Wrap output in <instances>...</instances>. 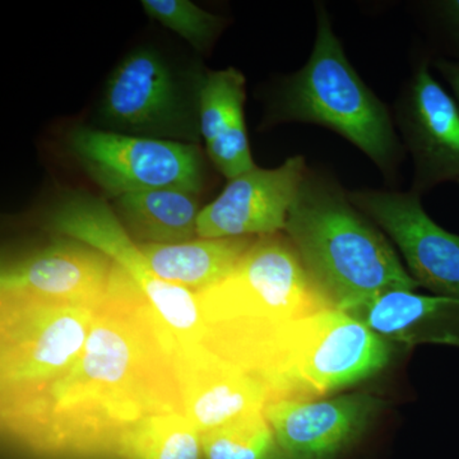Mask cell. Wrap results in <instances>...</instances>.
I'll use <instances>...</instances> for the list:
<instances>
[{
	"mask_svg": "<svg viewBox=\"0 0 459 459\" xmlns=\"http://www.w3.org/2000/svg\"><path fill=\"white\" fill-rule=\"evenodd\" d=\"M458 183H459V181H458Z\"/></svg>",
	"mask_w": 459,
	"mask_h": 459,
	"instance_id": "cell-25",
	"label": "cell"
},
{
	"mask_svg": "<svg viewBox=\"0 0 459 459\" xmlns=\"http://www.w3.org/2000/svg\"><path fill=\"white\" fill-rule=\"evenodd\" d=\"M198 193L144 190L114 198L113 210L137 244H177L198 238Z\"/></svg>",
	"mask_w": 459,
	"mask_h": 459,
	"instance_id": "cell-19",
	"label": "cell"
},
{
	"mask_svg": "<svg viewBox=\"0 0 459 459\" xmlns=\"http://www.w3.org/2000/svg\"><path fill=\"white\" fill-rule=\"evenodd\" d=\"M391 342L344 310L328 309L281 328L262 382L270 401L323 400L380 373Z\"/></svg>",
	"mask_w": 459,
	"mask_h": 459,
	"instance_id": "cell-5",
	"label": "cell"
},
{
	"mask_svg": "<svg viewBox=\"0 0 459 459\" xmlns=\"http://www.w3.org/2000/svg\"><path fill=\"white\" fill-rule=\"evenodd\" d=\"M256 238L198 237L184 243L138 247L159 279L197 294L228 277Z\"/></svg>",
	"mask_w": 459,
	"mask_h": 459,
	"instance_id": "cell-18",
	"label": "cell"
},
{
	"mask_svg": "<svg viewBox=\"0 0 459 459\" xmlns=\"http://www.w3.org/2000/svg\"><path fill=\"white\" fill-rule=\"evenodd\" d=\"M277 117L338 133L380 170H394L400 159L391 115L347 59L325 9L318 14L312 56L283 87Z\"/></svg>",
	"mask_w": 459,
	"mask_h": 459,
	"instance_id": "cell-6",
	"label": "cell"
},
{
	"mask_svg": "<svg viewBox=\"0 0 459 459\" xmlns=\"http://www.w3.org/2000/svg\"><path fill=\"white\" fill-rule=\"evenodd\" d=\"M195 298L202 343L255 379L281 328L332 307L282 232L256 238L228 277Z\"/></svg>",
	"mask_w": 459,
	"mask_h": 459,
	"instance_id": "cell-2",
	"label": "cell"
},
{
	"mask_svg": "<svg viewBox=\"0 0 459 459\" xmlns=\"http://www.w3.org/2000/svg\"><path fill=\"white\" fill-rule=\"evenodd\" d=\"M198 74L186 84L156 48L140 47L117 63L102 90L100 129L197 144Z\"/></svg>",
	"mask_w": 459,
	"mask_h": 459,
	"instance_id": "cell-7",
	"label": "cell"
},
{
	"mask_svg": "<svg viewBox=\"0 0 459 459\" xmlns=\"http://www.w3.org/2000/svg\"><path fill=\"white\" fill-rule=\"evenodd\" d=\"M385 402L369 394L329 400L268 402L270 422L281 459H336L370 427Z\"/></svg>",
	"mask_w": 459,
	"mask_h": 459,
	"instance_id": "cell-12",
	"label": "cell"
},
{
	"mask_svg": "<svg viewBox=\"0 0 459 459\" xmlns=\"http://www.w3.org/2000/svg\"><path fill=\"white\" fill-rule=\"evenodd\" d=\"M309 169L303 156L276 169H252L228 186L199 213L198 237L256 238L285 231L287 217Z\"/></svg>",
	"mask_w": 459,
	"mask_h": 459,
	"instance_id": "cell-11",
	"label": "cell"
},
{
	"mask_svg": "<svg viewBox=\"0 0 459 459\" xmlns=\"http://www.w3.org/2000/svg\"><path fill=\"white\" fill-rule=\"evenodd\" d=\"M96 307L0 294V420L35 448L57 386L89 338Z\"/></svg>",
	"mask_w": 459,
	"mask_h": 459,
	"instance_id": "cell-4",
	"label": "cell"
},
{
	"mask_svg": "<svg viewBox=\"0 0 459 459\" xmlns=\"http://www.w3.org/2000/svg\"><path fill=\"white\" fill-rule=\"evenodd\" d=\"M439 5L446 22L459 38V0H448L439 3Z\"/></svg>",
	"mask_w": 459,
	"mask_h": 459,
	"instance_id": "cell-24",
	"label": "cell"
},
{
	"mask_svg": "<svg viewBox=\"0 0 459 459\" xmlns=\"http://www.w3.org/2000/svg\"><path fill=\"white\" fill-rule=\"evenodd\" d=\"M174 362L186 418L201 435L262 412L267 388L202 342L175 341Z\"/></svg>",
	"mask_w": 459,
	"mask_h": 459,
	"instance_id": "cell-13",
	"label": "cell"
},
{
	"mask_svg": "<svg viewBox=\"0 0 459 459\" xmlns=\"http://www.w3.org/2000/svg\"><path fill=\"white\" fill-rule=\"evenodd\" d=\"M175 341L131 277L115 264L83 351L57 386L33 449L117 455L138 422L184 413Z\"/></svg>",
	"mask_w": 459,
	"mask_h": 459,
	"instance_id": "cell-1",
	"label": "cell"
},
{
	"mask_svg": "<svg viewBox=\"0 0 459 459\" xmlns=\"http://www.w3.org/2000/svg\"><path fill=\"white\" fill-rule=\"evenodd\" d=\"M437 68L451 86L453 95L459 105V62L442 59L437 63Z\"/></svg>",
	"mask_w": 459,
	"mask_h": 459,
	"instance_id": "cell-23",
	"label": "cell"
},
{
	"mask_svg": "<svg viewBox=\"0 0 459 459\" xmlns=\"http://www.w3.org/2000/svg\"><path fill=\"white\" fill-rule=\"evenodd\" d=\"M148 17L179 35L197 51L207 50L223 27V20L190 0H142Z\"/></svg>",
	"mask_w": 459,
	"mask_h": 459,
	"instance_id": "cell-22",
	"label": "cell"
},
{
	"mask_svg": "<svg viewBox=\"0 0 459 459\" xmlns=\"http://www.w3.org/2000/svg\"><path fill=\"white\" fill-rule=\"evenodd\" d=\"M349 313L391 343L459 347V299L397 290Z\"/></svg>",
	"mask_w": 459,
	"mask_h": 459,
	"instance_id": "cell-17",
	"label": "cell"
},
{
	"mask_svg": "<svg viewBox=\"0 0 459 459\" xmlns=\"http://www.w3.org/2000/svg\"><path fill=\"white\" fill-rule=\"evenodd\" d=\"M402 131L416 166L418 189L459 181V105L420 65L402 108Z\"/></svg>",
	"mask_w": 459,
	"mask_h": 459,
	"instance_id": "cell-15",
	"label": "cell"
},
{
	"mask_svg": "<svg viewBox=\"0 0 459 459\" xmlns=\"http://www.w3.org/2000/svg\"><path fill=\"white\" fill-rule=\"evenodd\" d=\"M204 459H281L264 411L202 435Z\"/></svg>",
	"mask_w": 459,
	"mask_h": 459,
	"instance_id": "cell-21",
	"label": "cell"
},
{
	"mask_svg": "<svg viewBox=\"0 0 459 459\" xmlns=\"http://www.w3.org/2000/svg\"><path fill=\"white\" fill-rule=\"evenodd\" d=\"M349 197L391 238L419 286L459 299V237L429 217L416 193L358 190Z\"/></svg>",
	"mask_w": 459,
	"mask_h": 459,
	"instance_id": "cell-10",
	"label": "cell"
},
{
	"mask_svg": "<svg viewBox=\"0 0 459 459\" xmlns=\"http://www.w3.org/2000/svg\"><path fill=\"white\" fill-rule=\"evenodd\" d=\"M114 270L115 263L104 253L75 238L60 237L3 264L0 294L96 307L107 295Z\"/></svg>",
	"mask_w": 459,
	"mask_h": 459,
	"instance_id": "cell-14",
	"label": "cell"
},
{
	"mask_svg": "<svg viewBox=\"0 0 459 459\" xmlns=\"http://www.w3.org/2000/svg\"><path fill=\"white\" fill-rule=\"evenodd\" d=\"M123 459H202V435L184 413H165L138 422L120 443Z\"/></svg>",
	"mask_w": 459,
	"mask_h": 459,
	"instance_id": "cell-20",
	"label": "cell"
},
{
	"mask_svg": "<svg viewBox=\"0 0 459 459\" xmlns=\"http://www.w3.org/2000/svg\"><path fill=\"white\" fill-rule=\"evenodd\" d=\"M68 150L96 186L110 197L144 190L204 189L205 162L197 144L75 126Z\"/></svg>",
	"mask_w": 459,
	"mask_h": 459,
	"instance_id": "cell-9",
	"label": "cell"
},
{
	"mask_svg": "<svg viewBox=\"0 0 459 459\" xmlns=\"http://www.w3.org/2000/svg\"><path fill=\"white\" fill-rule=\"evenodd\" d=\"M283 234L334 309L352 312L386 292L419 287L385 232L337 184L310 170Z\"/></svg>",
	"mask_w": 459,
	"mask_h": 459,
	"instance_id": "cell-3",
	"label": "cell"
},
{
	"mask_svg": "<svg viewBox=\"0 0 459 459\" xmlns=\"http://www.w3.org/2000/svg\"><path fill=\"white\" fill-rule=\"evenodd\" d=\"M47 223L60 237L89 244L119 265L175 340L202 342L204 325L195 294L165 282L151 271L140 247L104 199L87 193H65L51 207Z\"/></svg>",
	"mask_w": 459,
	"mask_h": 459,
	"instance_id": "cell-8",
	"label": "cell"
},
{
	"mask_svg": "<svg viewBox=\"0 0 459 459\" xmlns=\"http://www.w3.org/2000/svg\"><path fill=\"white\" fill-rule=\"evenodd\" d=\"M246 87V77L234 66L198 74L201 138L208 159L229 180L256 168L244 117Z\"/></svg>",
	"mask_w": 459,
	"mask_h": 459,
	"instance_id": "cell-16",
	"label": "cell"
}]
</instances>
